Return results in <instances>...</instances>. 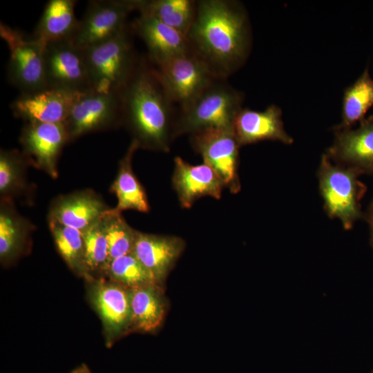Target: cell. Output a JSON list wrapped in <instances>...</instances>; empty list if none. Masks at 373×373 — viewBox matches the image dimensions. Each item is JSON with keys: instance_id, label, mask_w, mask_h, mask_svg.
Wrapping results in <instances>:
<instances>
[{"instance_id": "obj_26", "label": "cell", "mask_w": 373, "mask_h": 373, "mask_svg": "<svg viewBox=\"0 0 373 373\" xmlns=\"http://www.w3.org/2000/svg\"><path fill=\"white\" fill-rule=\"evenodd\" d=\"M100 221L108 245V265L133 252L137 230L127 224L120 212L108 209Z\"/></svg>"}, {"instance_id": "obj_18", "label": "cell", "mask_w": 373, "mask_h": 373, "mask_svg": "<svg viewBox=\"0 0 373 373\" xmlns=\"http://www.w3.org/2000/svg\"><path fill=\"white\" fill-rule=\"evenodd\" d=\"M184 247L180 237L137 231L133 253L162 285Z\"/></svg>"}, {"instance_id": "obj_31", "label": "cell", "mask_w": 373, "mask_h": 373, "mask_svg": "<svg viewBox=\"0 0 373 373\" xmlns=\"http://www.w3.org/2000/svg\"><path fill=\"white\" fill-rule=\"evenodd\" d=\"M28 160L18 151H1L0 193L6 197L19 192L24 186L23 169Z\"/></svg>"}, {"instance_id": "obj_24", "label": "cell", "mask_w": 373, "mask_h": 373, "mask_svg": "<svg viewBox=\"0 0 373 373\" xmlns=\"http://www.w3.org/2000/svg\"><path fill=\"white\" fill-rule=\"evenodd\" d=\"M137 10L187 35L197 12L192 0H137Z\"/></svg>"}, {"instance_id": "obj_32", "label": "cell", "mask_w": 373, "mask_h": 373, "mask_svg": "<svg viewBox=\"0 0 373 373\" xmlns=\"http://www.w3.org/2000/svg\"><path fill=\"white\" fill-rule=\"evenodd\" d=\"M368 224L370 234V245L373 251V200L363 216Z\"/></svg>"}, {"instance_id": "obj_23", "label": "cell", "mask_w": 373, "mask_h": 373, "mask_svg": "<svg viewBox=\"0 0 373 373\" xmlns=\"http://www.w3.org/2000/svg\"><path fill=\"white\" fill-rule=\"evenodd\" d=\"M140 148L138 142L133 140L126 154L120 160L117 177L111 187L117 199L114 209L118 212L133 209L148 212L150 209L145 191L132 169V160L135 152Z\"/></svg>"}, {"instance_id": "obj_22", "label": "cell", "mask_w": 373, "mask_h": 373, "mask_svg": "<svg viewBox=\"0 0 373 373\" xmlns=\"http://www.w3.org/2000/svg\"><path fill=\"white\" fill-rule=\"evenodd\" d=\"M74 0H50L37 25L33 37L45 44L73 39L79 20L75 16Z\"/></svg>"}, {"instance_id": "obj_28", "label": "cell", "mask_w": 373, "mask_h": 373, "mask_svg": "<svg viewBox=\"0 0 373 373\" xmlns=\"http://www.w3.org/2000/svg\"><path fill=\"white\" fill-rule=\"evenodd\" d=\"M104 273L111 280L128 289L153 284L161 285L133 252L113 260Z\"/></svg>"}, {"instance_id": "obj_10", "label": "cell", "mask_w": 373, "mask_h": 373, "mask_svg": "<svg viewBox=\"0 0 373 373\" xmlns=\"http://www.w3.org/2000/svg\"><path fill=\"white\" fill-rule=\"evenodd\" d=\"M122 122L119 92L91 90L81 94L64 124L72 141L84 134L109 128Z\"/></svg>"}, {"instance_id": "obj_7", "label": "cell", "mask_w": 373, "mask_h": 373, "mask_svg": "<svg viewBox=\"0 0 373 373\" xmlns=\"http://www.w3.org/2000/svg\"><path fill=\"white\" fill-rule=\"evenodd\" d=\"M0 36L10 50L8 65L9 82L21 93L46 88L44 68L46 44L33 37L29 39L19 30L2 22Z\"/></svg>"}, {"instance_id": "obj_21", "label": "cell", "mask_w": 373, "mask_h": 373, "mask_svg": "<svg viewBox=\"0 0 373 373\" xmlns=\"http://www.w3.org/2000/svg\"><path fill=\"white\" fill-rule=\"evenodd\" d=\"M131 330L151 332L162 324L166 312L162 285L153 284L128 289Z\"/></svg>"}, {"instance_id": "obj_14", "label": "cell", "mask_w": 373, "mask_h": 373, "mask_svg": "<svg viewBox=\"0 0 373 373\" xmlns=\"http://www.w3.org/2000/svg\"><path fill=\"white\" fill-rule=\"evenodd\" d=\"M20 142L26 159L51 177L58 175L57 162L69 135L64 123L26 122Z\"/></svg>"}, {"instance_id": "obj_29", "label": "cell", "mask_w": 373, "mask_h": 373, "mask_svg": "<svg viewBox=\"0 0 373 373\" xmlns=\"http://www.w3.org/2000/svg\"><path fill=\"white\" fill-rule=\"evenodd\" d=\"M48 221L59 253L72 269L84 274L83 232L52 220Z\"/></svg>"}, {"instance_id": "obj_19", "label": "cell", "mask_w": 373, "mask_h": 373, "mask_svg": "<svg viewBox=\"0 0 373 373\" xmlns=\"http://www.w3.org/2000/svg\"><path fill=\"white\" fill-rule=\"evenodd\" d=\"M133 28L157 66L190 50L186 35L150 16L140 14Z\"/></svg>"}, {"instance_id": "obj_8", "label": "cell", "mask_w": 373, "mask_h": 373, "mask_svg": "<svg viewBox=\"0 0 373 373\" xmlns=\"http://www.w3.org/2000/svg\"><path fill=\"white\" fill-rule=\"evenodd\" d=\"M134 10L137 0L90 1L73 43L85 50L116 36L126 28V19Z\"/></svg>"}, {"instance_id": "obj_5", "label": "cell", "mask_w": 373, "mask_h": 373, "mask_svg": "<svg viewBox=\"0 0 373 373\" xmlns=\"http://www.w3.org/2000/svg\"><path fill=\"white\" fill-rule=\"evenodd\" d=\"M214 81L176 119L175 137L209 128L233 129L242 108L243 95L230 86Z\"/></svg>"}, {"instance_id": "obj_6", "label": "cell", "mask_w": 373, "mask_h": 373, "mask_svg": "<svg viewBox=\"0 0 373 373\" xmlns=\"http://www.w3.org/2000/svg\"><path fill=\"white\" fill-rule=\"evenodd\" d=\"M168 99L186 110L214 81L207 65L191 50L153 69Z\"/></svg>"}, {"instance_id": "obj_2", "label": "cell", "mask_w": 373, "mask_h": 373, "mask_svg": "<svg viewBox=\"0 0 373 373\" xmlns=\"http://www.w3.org/2000/svg\"><path fill=\"white\" fill-rule=\"evenodd\" d=\"M123 122L140 148L168 152L175 138L176 119L171 104L153 68L137 65L120 90Z\"/></svg>"}, {"instance_id": "obj_25", "label": "cell", "mask_w": 373, "mask_h": 373, "mask_svg": "<svg viewBox=\"0 0 373 373\" xmlns=\"http://www.w3.org/2000/svg\"><path fill=\"white\" fill-rule=\"evenodd\" d=\"M373 106V78L366 67L356 80L344 91L342 101L341 122L336 129L352 128L365 118Z\"/></svg>"}, {"instance_id": "obj_13", "label": "cell", "mask_w": 373, "mask_h": 373, "mask_svg": "<svg viewBox=\"0 0 373 373\" xmlns=\"http://www.w3.org/2000/svg\"><path fill=\"white\" fill-rule=\"evenodd\" d=\"M334 142L325 153L330 160L360 175H373V115L356 128H334Z\"/></svg>"}, {"instance_id": "obj_30", "label": "cell", "mask_w": 373, "mask_h": 373, "mask_svg": "<svg viewBox=\"0 0 373 373\" xmlns=\"http://www.w3.org/2000/svg\"><path fill=\"white\" fill-rule=\"evenodd\" d=\"M84 274L104 272L108 265V245L100 219L84 232Z\"/></svg>"}, {"instance_id": "obj_33", "label": "cell", "mask_w": 373, "mask_h": 373, "mask_svg": "<svg viewBox=\"0 0 373 373\" xmlns=\"http://www.w3.org/2000/svg\"><path fill=\"white\" fill-rule=\"evenodd\" d=\"M72 373H90L88 369L85 366L82 365L79 368L74 370Z\"/></svg>"}, {"instance_id": "obj_34", "label": "cell", "mask_w": 373, "mask_h": 373, "mask_svg": "<svg viewBox=\"0 0 373 373\" xmlns=\"http://www.w3.org/2000/svg\"><path fill=\"white\" fill-rule=\"evenodd\" d=\"M370 373H373V370H372V371L370 372Z\"/></svg>"}, {"instance_id": "obj_16", "label": "cell", "mask_w": 373, "mask_h": 373, "mask_svg": "<svg viewBox=\"0 0 373 373\" xmlns=\"http://www.w3.org/2000/svg\"><path fill=\"white\" fill-rule=\"evenodd\" d=\"M233 129L240 146L265 140L287 145L294 142L285 128L282 110L276 104L264 111L242 108L235 118Z\"/></svg>"}, {"instance_id": "obj_12", "label": "cell", "mask_w": 373, "mask_h": 373, "mask_svg": "<svg viewBox=\"0 0 373 373\" xmlns=\"http://www.w3.org/2000/svg\"><path fill=\"white\" fill-rule=\"evenodd\" d=\"M83 93L46 88L21 93L11 104L13 115L26 122L64 123Z\"/></svg>"}, {"instance_id": "obj_1", "label": "cell", "mask_w": 373, "mask_h": 373, "mask_svg": "<svg viewBox=\"0 0 373 373\" xmlns=\"http://www.w3.org/2000/svg\"><path fill=\"white\" fill-rule=\"evenodd\" d=\"M186 37L190 49L218 79L232 75L247 61L252 46L247 12L236 1L201 0Z\"/></svg>"}, {"instance_id": "obj_17", "label": "cell", "mask_w": 373, "mask_h": 373, "mask_svg": "<svg viewBox=\"0 0 373 373\" xmlns=\"http://www.w3.org/2000/svg\"><path fill=\"white\" fill-rule=\"evenodd\" d=\"M90 298L109 337L131 331L128 288L111 280H97L91 289Z\"/></svg>"}, {"instance_id": "obj_27", "label": "cell", "mask_w": 373, "mask_h": 373, "mask_svg": "<svg viewBox=\"0 0 373 373\" xmlns=\"http://www.w3.org/2000/svg\"><path fill=\"white\" fill-rule=\"evenodd\" d=\"M30 224L8 205V201L1 207L0 211V258L8 260L21 249Z\"/></svg>"}, {"instance_id": "obj_11", "label": "cell", "mask_w": 373, "mask_h": 373, "mask_svg": "<svg viewBox=\"0 0 373 373\" xmlns=\"http://www.w3.org/2000/svg\"><path fill=\"white\" fill-rule=\"evenodd\" d=\"M44 68L47 88L78 93L93 90L84 50L71 40L46 44Z\"/></svg>"}, {"instance_id": "obj_20", "label": "cell", "mask_w": 373, "mask_h": 373, "mask_svg": "<svg viewBox=\"0 0 373 373\" xmlns=\"http://www.w3.org/2000/svg\"><path fill=\"white\" fill-rule=\"evenodd\" d=\"M108 209L94 193L81 191L60 197L53 202L48 220L84 232L97 222Z\"/></svg>"}, {"instance_id": "obj_3", "label": "cell", "mask_w": 373, "mask_h": 373, "mask_svg": "<svg viewBox=\"0 0 373 373\" xmlns=\"http://www.w3.org/2000/svg\"><path fill=\"white\" fill-rule=\"evenodd\" d=\"M354 170L334 162L324 153L317 176L323 207L332 219H338L349 230L364 215L361 201L366 192L365 185Z\"/></svg>"}, {"instance_id": "obj_4", "label": "cell", "mask_w": 373, "mask_h": 373, "mask_svg": "<svg viewBox=\"0 0 373 373\" xmlns=\"http://www.w3.org/2000/svg\"><path fill=\"white\" fill-rule=\"evenodd\" d=\"M83 50L93 90L98 92H120L137 66L127 28Z\"/></svg>"}, {"instance_id": "obj_15", "label": "cell", "mask_w": 373, "mask_h": 373, "mask_svg": "<svg viewBox=\"0 0 373 373\" xmlns=\"http://www.w3.org/2000/svg\"><path fill=\"white\" fill-rule=\"evenodd\" d=\"M172 184L184 209L191 208L204 196L220 199L225 187L217 173L206 163L192 165L178 156L174 159Z\"/></svg>"}, {"instance_id": "obj_9", "label": "cell", "mask_w": 373, "mask_h": 373, "mask_svg": "<svg viewBox=\"0 0 373 373\" xmlns=\"http://www.w3.org/2000/svg\"><path fill=\"white\" fill-rule=\"evenodd\" d=\"M193 149L222 180L231 193L241 189L238 175L239 148L233 130L209 128L191 134Z\"/></svg>"}]
</instances>
